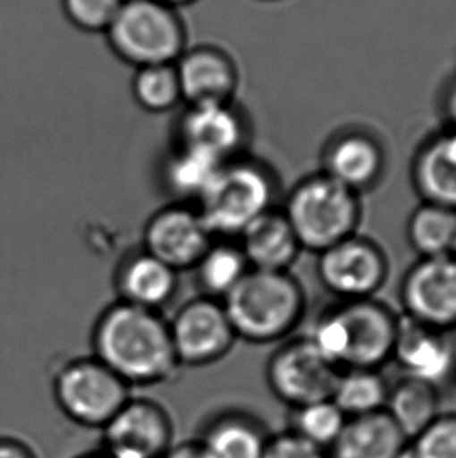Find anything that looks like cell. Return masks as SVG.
Returning a JSON list of instances; mask_svg holds the SVG:
<instances>
[{
  "mask_svg": "<svg viewBox=\"0 0 456 458\" xmlns=\"http://www.w3.org/2000/svg\"><path fill=\"white\" fill-rule=\"evenodd\" d=\"M91 347L94 357L130 388L166 384L182 368L166 316L121 301L97 316Z\"/></svg>",
  "mask_w": 456,
  "mask_h": 458,
  "instance_id": "obj_1",
  "label": "cell"
},
{
  "mask_svg": "<svg viewBox=\"0 0 456 458\" xmlns=\"http://www.w3.org/2000/svg\"><path fill=\"white\" fill-rule=\"evenodd\" d=\"M399 319L374 298L345 301L317 319L308 338L341 371L380 369L393 360Z\"/></svg>",
  "mask_w": 456,
  "mask_h": 458,
  "instance_id": "obj_2",
  "label": "cell"
},
{
  "mask_svg": "<svg viewBox=\"0 0 456 458\" xmlns=\"http://www.w3.org/2000/svg\"><path fill=\"white\" fill-rule=\"evenodd\" d=\"M277 196L278 177L274 169L246 154L217 167L194 205L211 235L236 240L249 224L275 208Z\"/></svg>",
  "mask_w": 456,
  "mask_h": 458,
  "instance_id": "obj_3",
  "label": "cell"
},
{
  "mask_svg": "<svg viewBox=\"0 0 456 458\" xmlns=\"http://www.w3.org/2000/svg\"><path fill=\"white\" fill-rule=\"evenodd\" d=\"M224 305L238 340L271 344L284 340L302 321L307 296L290 271L250 269Z\"/></svg>",
  "mask_w": 456,
  "mask_h": 458,
  "instance_id": "obj_4",
  "label": "cell"
},
{
  "mask_svg": "<svg viewBox=\"0 0 456 458\" xmlns=\"http://www.w3.org/2000/svg\"><path fill=\"white\" fill-rule=\"evenodd\" d=\"M280 208L303 250L315 254L355 235L363 215L359 194L324 173L299 180Z\"/></svg>",
  "mask_w": 456,
  "mask_h": 458,
  "instance_id": "obj_5",
  "label": "cell"
},
{
  "mask_svg": "<svg viewBox=\"0 0 456 458\" xmlns=\"http://www.w3.org/2000/svg\"><path fill=\"white\" fill-rule=\"evenodd\" d=\"M129 385L93 353L60 366L54 397L63 415L85 428L102 430L131 397Z\"/></svg>",
  "mask_w": 456,
  "mask_h": 458,
  "instance_id": "obj_6",
  "label": "cell"
},
{
  "mask_svg": "<svg viewBox=\"0 0 456 458\" xmlns=\"http://www.w3.org/2000/svg\"><path fill=\"white\" fill-rule=\"evenodd\" d=\"M108 30L117 55L136 69L175 64L182 56L183 37L177 21L150 0L122 4Z\"/></svg>",
  "mask_w": 456,
  "mask_h": 458,
  "instance_id": "obj_7",
  "label": "cell"
},
{
  "mask_svg": "<svg viewBox=\"0 0 456 458\" xmlns=\"http://www.w3.org/2000/svg\"><path fill=\"white\" fill-rule=\"evenodd\" d=\"M266 384L288 409L334 396L341 369L322 355L308 336L284 341L266 363Z\"/></svg>",
  "mask_w": 456,
  "mask_h": 458,
  "instance_id": "obj_8",
  "label": "cell"
},
{
  "mask_svg": "<svg viewBox=\"0 0 456 458\" xmlns=\"http://www.w3.org/2000/svg\"><path fill=\"white\" fill-rule=\"evenodd\" d=\"M252 127L236 100L185 106L173 124V146L196 150L219 163L246 155Z\"/></svg>",
  "mask_w": 456,
  "mask_h": 458,
  "instance_id": "obj_9",
  "label": "cell"
},
{
  "mask_svg": "<svg viewBox=\"0 0 456 458\" xmlns=\"http://www.w3.org/2000/svg\"><path fill=\"white\" fill-rule=\"evenodd\" d=\"M167 319L180 366L213 365L223 360L238 341L225 305L217 299L198 294L180 305Z\"/></svg>",
  "mask_w": 456,
  "mask_h": 458,
  "instance_id": "obj_10",
  "label": "cell"
},
{
  "mask_svg": "<svg viewBox=\"0 0 456 458\" xmlns=\"http://www.w3.org/2000/svg\"><path fill=\"white\" fill-rule=\"evenodd\" d=\"M317 257V279L342 302L374 298L388 279L389 261L384 250L358 233Z\"/></svg>",
  "mask_w": 456,
  "mask_h": 458,
  "instance_id": "obj_11",
  "label": "cell"
},
{
  "mask_svg": "<svg viewBox=\"0 0 456 458\" xmlns=\"http://www.w3.org/2000/svg\"><path fill=\"white\" fill-rule=\"evenodd\" d=\"M215 240L196 205L171 200L144 224L141 248L182 274L196 267Z\"/></svg>",
  "mask_w": 456,
  "mask_h": 458,
  "instance_id": "obj_12",
  "label": "cell"
},
{
  "mask_svg": "<svg viewBox=\"0 0 456 458\" xmlns=\"http://www.w3.org/2000/svg\"><path fill=\"white\" fill-rule=\"evenodd\" d=\"M403 316L439 332L456 328V257L419 259L401 280Z\"/></svg>",
  "mask_w": 456,
  "mask_h": 458,
  "instance_id": "obj_13",
  "label": "cell"
},
{
  "mask_svg": "<svg viewBox=\"0 0 456 458\" xmlns=\"http://www.w3.org/2000/svg\"><path fill=\"white\" fill-rule=\"evenodd\" d=\"M100 432L102 449L113 458H161L173 445L171 416L146 397H130Z\"/></svg>",
  "mask_w": 456,
  "mask_h": 458,
  "instance_id": "obj_14",
  "label": "cell"
},
{
  "mask_svg": "<svg viewBox=\"0 0 456 458\" xmlns=\"http://www.w3.org/2000/svg\"><path fill=\"white\" fill-rule=\"evenodd\" d=\"M321 173L357 194L380 182L386 166L382 143L363 129H344L328 138L321 154Z\"/></svg>",
  "mask_w": 456,
  "mask_h": 458,
  "instance_id": "obj_15",
  "label": "cell"
},
{
  "mask_svg": "<svg viewBox=\"0 0 456 458\" xmlns=\"http://www.w3.org/2000/svg\"><path fill=\"white\" fill-rule=\"evenodd\" d=\"M117 301L163 313L180 290V273L144 248L123 254L113 273Z\"/></svg>",
  "mask_w": 456,
  "mask_h": 458,
  "instance_id": "obj_16",
  "label": "cell"
},
{
  "mask_svg": "<svg viewBox=\"0 0 456 458\" xmlns=\"http://www.w3.org/2000/svg\"><path fill=\"white\" fill-rule=\"evenodd\" d=\"M185 106L233 102L238 91V71L224 52L196 49L175 62Z\"/></svg>",
  "mask_w": 456,
  "mask_h": 458,
  "instance_id": "obj_17",
  "label": "cell"
},
{
  "mask_svg": "<svg viewBox=\"0 0 456 458\" xmlns=\"http://www.w3.org/2000/svg\"><path fill=\"white\" fill-rule=\"evenodd\" d=\"M393 360L399 363L407 377L419 378L438 386L451 372L453 351L445 332L426 327L401 315Z\"/></svg>",
  "mask_w": 456,
  "mask_h": 458,
  "instance_id": "obj_18",
  "label": "cell"
},
{
  "mask_svg": "<svg viewBox=\"0 0 456 458\" xmlns=\"http://www.w3.org/2000/svg\"><path fill=\"white\" fill-rule=\"evenodd\" d=\"M250 269L286 273L303 249L282 208L257 217L236 238Z\"/></svg>",
  "mask_w": 456,
  "mask_h": 458,
  "instance_id": "obj_19",
  "label": "cell"
},
{
  "mask_svg": "<svg viewBox=\"0 0 456 458\" xmlns=\"http://www.w3.org/2000/svg\"><path fill=\"white\" fill-rule=\"evenodd\" d=\"M411 180L422 202L456 210V127L424 141L414 155Z\"/></svg>",
  "mask_w": 456,
  "mask_h": 458,
  "instance_id": "obj_20",
  "label": "cell"
},
{
  "mask_svg": "<svg viewBox=\"0 0 456 458\" xmlns=\"http://www.w3.org/2000/svg\"><path fill=\"white\" fill-rule=\"evenodd\" d=\"M269 437L257 416L225 410L205 424L198 441L205 458H263Z\"/></svg>",
  "mask_w": 456,
  "mask_h": 458,
  "instance_id": "obj_21",
  "label": "cell"
},
{
  "mask_svg": "<svg viewBox=\"0 0 456 458\" xmlns=\"http://www.w3.org/2000/svg\"><path fill=\"white\" fill-rule=\"evenodd\" d=\"M408 440L388 413L347 418L338 440L328 449V458H401Z\"/></svg>",
  "mask_w": 456,
  "mask_h": 458,
  "instance_id": "obj_22",
  "label": "cell"
},
{
  "mask_svg": "<svg viewBox=\"0 0 456 458\" xmlns=\"http://www.w3.org/2000/svg\"><path fill=\"white\" fill-rule=\"evenodd\" d=\"M384 411L401 434L413 440L441 415L438 386L405 376L397 384L389 385Z\"/></svg>",
  "mask_w": 456,
  "mask_h": 458,
  "instance_id": "obj_23",
  "label": "cell"
},
{
  "mask_svg": "<svg viewBox=\"0 0 456 458\" xmlns=\"http://www.w3.org/2000/svg\"><path fill=\"white\" fill-rule=\"evenodd\" d=\"M191 271L200 296L224 302L246 277L250 267L236 240L216 238Z\"/></svg>",
  "mask_w": 456,
  "mask_h": 458,
  "instance_id": "obj_24",
  "label": "cell"
},
{
  "mask_svg": "<svg viewBox=\"0 0 456 458\" xmlns=\"http://www.w3.org/2000/svg\"><path fill=\"white\" fill-rule=\"evenodd\" d=\"M407 238L420 259L455 254L456 210L422 202L408 217Z\"/></svg>",
  "mask_w": 456,
  "mask_h": 458,
  "instance_id": "obj_25",
  "label": "cell"
},
{
  "mask_svg": "<svg viewBox=\"0 0 456 458\" xmlns=\"http://www.w3.org/2000/svg\"><path fill=\"white\" fill-rule=\"evenodd\" d=\"M221 165L196 150L173 146L163 165L161 182L175 202L196 204Z\"/></svg>",
  "mask_w": 456,
  "mask_h": 458,
  "instance_id": "obj_26",
  "label": "cell"
},
{
  "mask_svg": "<svg viewBox=\"0 0 456 458\" xmlns=\"http://www.w3.org/2000/svg\"><path fill=\"white\" fill-rule=\"evenodd\" d=\"M388 391L380 369H342L332 401L347 418H355L384 410Z\"/></svg>",
  "mask_w": 456,
  "mask_h": 458,
  "instance_id": "obj_27",
  "label": "cell"
},
{
  "mask_svg": "<svg viewBox=\"0 0 456 458\" xmlns=\"http://www.w3.org/2000/svg\"><path fill=\"white\" fill-rule=\"evenodd\" d=\"M136 106L150 114H165L183 104L175 64H155L136 69L131 81Z\"/></svg>",
  "mask_w": 456,
  "mask_h": 458,
  "instance_id": "obj_28",
  "label": "cell"
},
{
  "mask_svg": "<svg viewBox=\"0 0 456 458\" xmlns=\"http://www.w3.org/2000/svg\"><path fill=\"white\" fill-rule=\"evenodd\" d=\"M345 421L347 416L332 399H327L290 409L286 428L328 453L334 441L338 440Z\"/></svg>",
  "mask_w": 456,
  "mask_h": 458,
  "instance_id": "obj_29",
  "label": "cell"
},
{
  "mask_svg": "<svg viewBox=\"0 0 456 458\" xmlns=\"http://www.w3.org/2000/svg\"><path fill=\"white\" fill-rule=\"evenodd\" d=\"M413 458H456V413H441L410 440Z\"/></svg>",
  "mask_w": 456,
  "mask_h": 458,
  "instance_id": "obj_30",
  "label": "cell"
},
{
  "mask_svg": "<svg viewBox=\"0 0 456 458\" xmlns=\"http://www.w3.org/2000/svg\"><path fill=\"white\" fill-rule=\"evenodd\" d=\"M121 6V0H66L69 16L87 30L108 29Z\"/></svg>",
  "mask_w": 456,
  "mask_h": 458,
  "instance_id": "obj_31",
  "label": "cell"
},
{
  "mask_svg": "<svg viewBox=\"0 0 456 458\" xmlns=\"http://www.w3.org/2000/svg\"><path fill=\"white\" fill-rule=\"evenodd\" d=\"M263 458H328V453L286 428L271 434Z\"/></svg>",
  "mask_w": 456,
  "mask_h": 458,
  "instance_id": "obj_32",
  "label": "cell"
},
{
  "mask_svg": "<svg viewBox=\"0 0 456 458\" xmlns=\"http://www.w3.org/2000/svg\"><path fill=\"white\" fill-rule=\"evenodd\" d=\"M0 458H38L22 441L10 437H0Z\"/></svg>",
  "mask_w": 456,
  "mask_h": 458,
  "instance_id": "obj_33",
  "label": "cell"
},
{
  "mask_svg": "<svg viewBox=\"0 0 456 458\" xmlns=\"http://www.w3.org/2000/svg\"><path fill=\"white\" fill-rule=\"evenodd\" d=\"M161 458H205L202 447L198 440L182 441L173 443L165 455Z\"/></svg>",
  "mask_w": 456,
  "mask_h": 458,
  "instance_id": "obj_34",
  "label": "cell"
},
{
  "mask_svg": "<svg viewBox=\"0 0 456 458\" xmlns=\"http://www.w3.org/2000/svg\"><path fill=\"white\" fill-rule=\"evenodd\" d=\"M443 112L449 121V127H456V81H452L443 98Z\"/></svg>",
  "mask_w": 456,
  "mask_h": 458,
  "instance_id": "obj_35",
  "label": "cell"
},
{
  "mask_svg": "<svg viewBox=\"0 0 456 458\" xmlns=\"http://www.w3.org/2000/svg\"><path fill=\"white\" fill-rule=\"evenodd\" d=\"M74 458H113L110 454L106 453L102 447L97 449V451H89V453H83L80 455H77Z\"/></svg>",
  "mask_w": 456,
  "mask_h": 458,
  "instance_id": "obj_36",
  "label": "cell"
},
{
  "mask_svg": "<svg viewBox=\"0 0 456 458\" xmlns=\"http://www.w3.org/2000/svg\"><path fill=\"white\" fill-rule=\"evenodd\" d=\"M171 2H182V0H171Z\"/></svg>",
  "mask_w": 456,
  "mask_h": 458,
  "instance_id": "obj_37",
  "label": "cell"
},
{
  "mask_svg": "<svg viewBox=\"0 0 456 458\" xmlns=\"http://www.w3.org/2000/svg\"><path fill=\"white\" fill-rule=\"evenodd\" d=\"M453 257H456V249H455V254H453Z\"/></svg>",
  "mask_w": 456,
  "mask_h": 458,
  "instance_id": "obj_38",
  "label": "cell"
}]
</instances>
